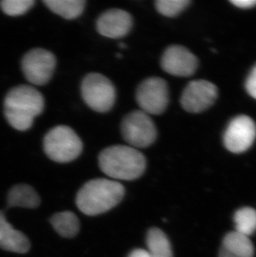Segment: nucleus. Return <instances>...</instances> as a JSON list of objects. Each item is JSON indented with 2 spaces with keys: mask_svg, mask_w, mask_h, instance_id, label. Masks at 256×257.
Instances as JSON below:
<instances>
[{
  "mask_svg": "<svg viewBox=\"0 0 256 257\" xmlns=\"http://www.w3.org/2000/svg\"><path fill=\"white\" fill-rule=\"evenodd\" d=\"M121 134L128 146L138 150L153 145L157 139V130L150 115L134 110L122 118Z\"/></svg>",
  "mask_w": 256,
  "mask_h": 257,
  "instance_id": "423d86ee",
  "label": "nucleus"
},
{
  "mask_svg": "<svg viewBox=\"0 0 256 257\" xmlns=\"http://www.w3.org/2000/svg\"><path fill=\"white\" fill-rule=\"evenodd\" d=\"M125 188L117 181L96 178L86 182L77 192V208L87 216H97L113 208L123 199Z\"/></svg>",
  "mask_w": 256,
  "mask_h": 257,
  "instance_id": "f03ea898",
  "label": "nucleus"
},
{
  "mask_svg": "<svg viewBox=\"0 0 256 257\" xmlns=\"http://www.w3.org/2000/svg\"><path fill=\"white\" fill-rule=\"evenodd\" d=\"M128 257H151L148 251L143 249H136L129 254Z\"/></svg>",
  "mask_w": 256,
  "mask_h": 257,
  "instance_id": "b1692460",
  "label": "nucleus"
},
{
  "mask_svg": "<svg viewBox=\"0 0 256 257\" xmlns=\"http://www.w3.org/2000/svg\"><path fill=\"white\" fill-rule=\"evenodd\" d=\"M255 137L254 121L249 116L243 115L230 121L224 135V143L231 153H243L251 147Z\"/></svg>",
  "mask_w": 256,
  "mask_h": 257,
  "instance_id": "9d476101",
  "label": "nucleus"
},
{
  "mask_svg": "<svg viewBox=\"0 0 256 257\" xmlns=\"http://www.w3.org/2000/svg\"><path fill=\"white\" fill-rule=\"evenodd\" d=\"M217 88L205 80L192 81L184 89L181 104L186 112H203L214 103L217 97Z\"/></svg>",
  "mask_w": 256,
  "mask_h": 257,
  "instance_id": "1a4fd4ad",
  "label": "nucleus"
},
{
  "mask_svg": "<svg viewBox=\"0 0 256 257\" xmlns=\"http://www.w3.org/2000/svg\"><path fill=\"white\" fill-rule=\"evenodd\" d=\"M254 254V245L249 237L234 230L223 238L219 257H253Z\"/></svg>",
  "mask_w": 256,
  "mask_h": 257,
  "instance_id": "4468645a",
  "label": "nucleus"
},
{
  "mask_svg": "<svg viewBox=\"0 0 256 257\" xmlns=\"http://www.w3.org/2000/svg\"><path fill=\"white\" fill-rule=\"evenodd\" d=\"M190 3L189 0H157L155 6L158 13L165 17L173 18L186 10Z\"/></svg>",
  "mask_w": 256,
  "mask_h": 257,
  "instance_id": "aec40b11",
  "label": "nucleus"
},
{
  "mask_svg": "<svg viewBox=\"0 0 256 257\" xmlns=\"http://www.w3.org/2000/svg\"><path fill=\"white\" fill-rule=\"evenodd\" d=\"M230 2L240 9H249L256 5V0H233Z\"/></svg>",
  "mask_w": 256,
  "mask_h": 257,
  "instance_id": "5701e85b",
  "label": "nucleus"
},
{
  "mask_svg": "<svg viewBox=\"0 0 256 257\" xmlns=\"http://www.w3.org/2000/svg\"><path fill=\"white\" fill-rule=\"evenodd\" d=\"M133 19L123 10L111 9L100 15L96 22L98 34L108 39H121L133 29Z\"/></svg>",
  "mask_w": 256,
  "mask_h": 257,
  "instance_id": "f8f14e48",
  "label": "nucleus"
},
{
  "mask_svg": "<svg viewBox=\"0 0 256 257\" xmlns=\"http://www.w3.org/2000/svg\"><path fill=\"white\" fill-rule=\"evenodd\" d=\"M41 200L34 187L28 184L15 185L8 193L7 203L10 207L37 208Z\"/></svg>",
  "mask_w": 256,
  "mask_h": 257,
  "instance_id": "2eb2a0df",
  "label": "nucleus"
},
{
  "mask_svg": "<svg viewBox=\"0 0 256 257\" xmlns=\"http://www.w3.org/2000/svg\"><path fill=\"white\" fill-rule=\"evenodd\" d=\"M34 5V0H4L0 2V8L5 15L16 17L26 14Z\"/></svg>",
  "mask_w": 256,
  "mask_h": 257,
  "instance_id": "412c9836",
  "label": "nucleus"
},
{
  "mask_svg": "<svg viewBox=\"0 0 256 257\" xmlns=\"http://www.w3.org/2000/svg\"><path fill=\"white\" fill-rule=\"evenodd\" d=\"M81 95L85 103L99 113L109 112L116 102L115 86L102 73H90L85 76L81 83Z\"/></svg>",
  "mask_w": 256,
  "mask_h": 257,
  "instance_id": "39448f33",
  "label": "nucleus"
},
{
  "mask_svg": "<svg viewBox=\"0 0 256 257\" xmlns=\"http://www.w3.org/2000/svg\"><path fill=\"white\" fill-rule=\"evenodd\" d=\"M119 47H120L121 49H126V44H123V43H120V44H119Z\"/></svg>",
  "mask_w": 256,
  "mask_h": 257,
  "instance_id": "393cba45",
  "label": "nucleus"
},
{
  "mask_svg": "<svg viewBox=\"0 0 256 257\" xmlns=\"http://www.w3.org/2000/svg\"><path fill=\"white\" fill-rule=\"evenodd\" d=\"M57 59L52 52L37 48L27 52L21 61V68L25 78L35 86H44L53 78Z\"/></svg>",
  "mask_w": 256,
  "mask_h": 257,
  "instance_id": "0eeeda50",
  "label": "nucleus"
},
{
  "mask_svg": "<svg viewBox=\"0 0 256 257\" xmlns=\"http://www.w3.org/2000/svg\"><path fill=\"white\" fill-rule=\"evenodd\" d=\"M44 4L56 15L72 20L82 15L87 2L85 0H45Z\"/></svg>",
  "mask_w": 256,
  "mask_h": 257,
  "instance_id": "f3484780",
  "label": "nucleus"
},
{
  "mask_svg": "<svg viewBox=\"0 0 256 257\" xmlns=\"http://www.w3.org/2000/svg\"><path fill=\"white\" fill-rule=\"evenodd\" d=\"M31 244L24 233L13 227L5 215L0 211V248L10 252L25 254L30 249Z\"/></svg>",
  "mask_w": 256,
  "mask_h": 257,
  "instance_id": "ddd939ff",
  "label": "nucleus"
},
{
  "mask_svg": "<svg viewBox=\"0 0 256 257\" xmlns=\"http://www.w3.org/2000/svg\"><path fill=\"white\" fill-rule=\"evenodd\" d=\"M50 223L53 229L64 238L74 237L79 232V219L72 211L54 214L50 218Z\"/></svg>",
  "mask_w": 256,
  "mask_h": 257,
  "instance_id": "a211bd4d",
  "label": "nucleus"
},
{
  "mask_svg": "<svg viewBox=\"0 0 256 257\" xmlns=\"http://www.w3.org/2000/svg\"><path fill=\"white\" fill-rule=\"evenodd\" d=\"M197 65L196 57L181 45L168 47L161 58L162 69L176 77H190L196 72Z\"/></svg>",
  "mask_w": 256,
  "mask_h": 257,
  "instance_id": "9b49d317",
  "label": "nucleus"
},
{
  "mask_svg": "<svg viewBox=\"0 0 256 257\" xmlns=\"http://www.w3.org/2000/svg\"><path fill=\"white\" fill-rule=\"evenodd\" d=\"M147 251L151 257H173L172 244L161 229H149L147 234Z\"/></svg>",
  "mask_w": 256,
  "mask_h": 257,
  "instance_id": "dca6fc26",
  "label": "nucleus"
},
{
  "mask_svg": "<svg viewBox=\"0 0 256 257\" xmlns=\"http://www.w3.org/2000/svg\"><path fill=\"white\" fill-rule=\"evenodd\" d=\"M235 231L249 237L256 231V210L251 207H243L234 215Z\"/></svg>",
  "mask_w": 256,
  "mask_h": 257,
  "instance_id": "6ab92c4d",
  "label": "nucleus"
},
{
  "mask_svg": "<svg viewBox=\"0 0 256 257\" xmlns=\"http://www.w3.org/2000/svg\"><path fill=\"white\" fill-rule=\"evenodd\" d=\"M45 107L44 95L30 85H19L8 92L4 102L5 116L10 126L18 131L31 128L34 119Z\"/></svg>",
  "mask_w": 256,
  "mask_h": 257,
  "instance_id": "f257e3e1",
  "label": "nucleus"
},
{
  "mask_svg": "<svg viewBox=\"0 0 256 257\" xmlns=\"http://www.w3.org/2000/svg\"><path fill=\"white\" fill-rule=\"evenodd\" d=\"M136 101L141 111L148 115H161L169 103V89L163 78L151 77L138 85Z\"/></svg>",
  "mask_w": 256,
  "mask_h": 257,
  "instance_id": "6e6552de",
  "label": "nucleus"
},
{
  "mask_svg": "<svg viewBox=\"0 0 256 257\" xmlns=\"http://www.w3.org/2000/svg\"><path fill=\"white\" fill-rule=\"evenodd\" d=\"M247 92L252 97L256 99V65L249 73L245 83Z\"/></svg>",
  "mask_w": 256,
  "mask_h": 257,
  "instance_id": "4be33fe9",
  "label": "nucleus"
},
{
  "mask_svg": "<svg viewBox=\"0 0 256 257\" xmlns=\"http://www.w3.org/2000/svg\"><path fill=\"white\" fill-rule=\"evenodd\" d=\"M44 151L48 158L58 163L76 160L82 152L83 144L79 136L70 126L58 125L44 136Z\"/></svg>",
  "mask_w": 256,
  "mask_h": 257,
  "instance_id": "20e7f679",
  "label": "nucleus"
},
{
  "mask_svg": "<svg viewBox=\"0 0 256 257\" xmlns=\"http://www.w3.org/2000/svg\"><path fill=\"white\" fill-rule=\"evenodd\" d=\"M99 168L114 181H133L143 176L147 159L140 151L128 145H113L105 148L98 156Z\"/></svg>",
  "mask_w": 256,
  "mask_h": 257,
  "instance_id": "7ed1b4c3",
  "label": "nucleus"
}]
</instances>
